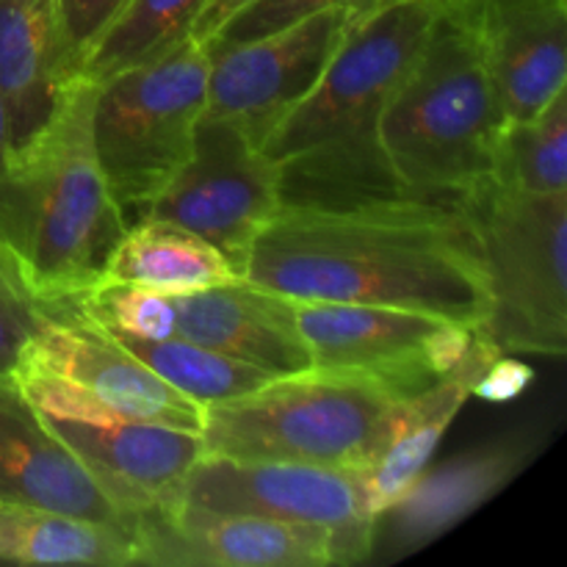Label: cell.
I'll return each mask as SVG.
<instances>
[{
  "mask_svg": "<svg viewBox=\"0 0 567 567\" xmlns=\"http://www.w3.org/2000/svg\"><path fill=\"white\" fill-rule=\"evenodd\" d=\"M20 363L78 388L127 419L203 432L205 408L166 385L72 299L42 302V321Z\"/></svg>",
  "mask_w": 567,
  "mask_h": 567,
  "instance_id": "14",
  "label": "cell"
},
{
  "mask_svg": "<svg viewBox=\"0 0 567 567\" xmlns=\"http://www.w3.org/2000/svg\"><path fill=\"white\" fill-rule=\"evenodd\" d=\"M402 399L371 380L308 369L205 408V454L363 471Z\"/></svg>",
  "mask_w": 567,
  "mask_h": 567,
  "instance_id": "5",
  "label": "cell"
},
{
  "mask_svg": "<svg viewBox=\"0 0 567 567\" xmlns=\"http://www.w3.org/2000/svg\"><path fill=\"white\" fill-rule=\"evenodd\" d=\"M532 457L535 443L513 437L426 465L408 491L374 518L369 559H402L430 546L502 493Z\"/></svg>",
  "mask_w": 567,
  "mask_h": 567,
  "instance_id": "15",
  "label": "cell"
},
{
  "mask_svg": "<svg viewBox=\"0 0 567 567\" xmlns=\"http://www.w3.org/2000/svg\"><path fill=\"white\" fill-rule=\"evenodd\" d=\"M0 502L127 526L70 449L44 426L11 377H0Z\"/></svg>",
  "mask_w": 567,
  "mask_h": 567,
  "instance_id": "16",
  "label": "cell"
},
{
  "mask_svg": "<svg viewBox=\"0 0 567 567\" xmlns=\"http://www.w3.org/2000/svg\"><path fill=\"white\" fill-rule=\"evenodd\" d=\"M72 302L97 324L114 327L127 336L150 338V341L175 336L177 319L169 293L127 286V282H97L92 291Z\"/></svg>",
  "mask_w": 567,
  "mask_h": 567,
  "instance_id": "26",
  "label": "cell"
},
{
  "mask_svg": "<svg viewBox=\"0 0 567 567\" xmlns=\"http://www.w3.org/2000/svg\"><path fill=\"white\" fill-rule=\"evenodd\" d=\"M175 336L216 349L271 377L313 369V358L293 324L286 297L244 280L221 282L203 291L172 297Z\"/></svg>",
  "mask_w": 567,
  "mask_h": 567,
  "instance_id": "18",
  "label": "cell"
},
{
  "mask_svg": "<svg viewBox=\"0 0 567 567\" xmlns=\"http://www.w3.org/2000/svg\"><path fill=\"white\" fill-rule=\"evenodd\" d=\"M0 559L20 565H136L133 529L0 502Z\"/></svg>",
  "mask_w": 567,
  "mask_h": 567,
  "instance_id": "22",
  "label": "cell"
},
{
  "mask_svg": "<svg viewBox=\"0 0 567 567\" xmlns=\"http://www.w3.org/2000/svg\"><path fill=\"white\" fill-rule=\"evenodd\" d=\"M441 0H385L347 31L308 97L271 131L282 203H354L404 192L382 153L380 120Z\"/></svg>",
  "mask_w": 567,
  "mask_h": 567,
  "instance_id": "2",
  "label": "cell"
},
{
  "mask_svg": "<svg viewBox=\"0 0 567 567\" xmlns=\"http://www.w3.org/2000/svg\"><path fill=\"white\" fill-rule=\"evenodd\" d=\"M532 382V371L524 363L513 360L509 354H498L487 371L482 374L480 385H476V396L487 399V402H504V399H513L524 391Z\"/></svg>",
  "mask_w": 567,
  "mask_h": 567,
  "instance_id": "30",
  "label": "cell"
},
{
  "mask_svg": "<svg viewBox=\"0 0 567 567\" xmlns=\"http://www.w3.org/2000/svg\"><path fill=\"white\" fill-rule=\"evenodd\" d=\"M125 3L127 0H55L59 55L66 83L78 81L86 53Z\"/></svg>",
  "mask_w": 567,
  "mask_h": 567,
  "instance_id": "29",
  "label": "cell"
},
{
  "mask_svg": "<svg viewBox=\"0 0 567 567\" xmlns=\"http://www.w3.org/2000/svg\"><path fill=\"white\" fill-rule=\"evenodd\" d=\"M103 327L114 341H120L127 352L136 354L153 374H158L161 380L166 382V385L181 391L183 396L197 402L199 408H208V404L241 396V393L252 391V388L271 380V374H266V371L241 363V360L227 358V354L203 347V343L197 341H188V338L183 336L150 341V338L127 336V332L114 330V327Z\"/></svg>",
  "mask_w": 567,
  "mask_h": 567,
  "instance_id": "24",
  "label": "cell"
},
{
  "mask_svg": "<svg viewBox=\"0 0 567 567\" xmlns=\"http://www.w3.org/2000/svg\"><path fill=\"white\" fill-rule=\"evenodd\" d=\"M485 269L491 313L476 330L502 354L567 352V192L524 194L485 177L457 194Z\"/></svg>",
  "mask_w": 567,
  "mask_h": 567,
  "instance_id": "6",
  "label": "cell"
},
{
  "mask_svg": "<svg viewBox=\"0 0 567 567\" xmlns=\"http://www.w3.org/2000/svg\"><path fill=\"white\" fill-rule=\"evenodd\" d=\"M249 3H255V0H205L203 11H199L197 22L192 28V39L205 48L225 28V22L233 20L238 11L247 9Z\"/></svg>",
  "mask_w": 567,
  "mask_h": 567,
  "instance_id": "31",
  "label": "cell"
},
{
  "mask_svg": "<svg viewBox=\"0 0 567 567\" xmlns=\"http://www.w3.org/2000/svg\"><path fill=\"white\" fill-rule=\"evenodd\" d=\"M64 86L55 0H0V97L11 153L48 125Z\"/></svg>",
  "mask_w": 567,
  "mask_h": 567,
  "instance_id": "20",
  "label": "cell"
},
{
  "mask_svg": "<svg viewBox=\"0 0 567 567\" xmlns=\"http://www.w3.org/2000/svg\"><path fill=\"white\" fill-rule=\"evenodd\" d=\"M288 302L313 369L371 380L399 399L441 382L476 336L443 316L391 305Z\"/></svg>",
  "mask_w": 567,
  "mask_h": 567,
  "instance_id": "9",
  "label": "cell"
},
{
  "mask_svg": "<svg viewBox=\"0 0 567 567\" xmlns=\"http://www.w3.org/2000/svg\"><path fill=\"white\" fill-rule=\"evenodd\" d=\"M208 50L192 37L100 83L92 144L122 210H147L192 155L208 100Z\"/></svg>",
  "mask_w": 567,
  "mask_h": 567,
  "instance_id": "7",
  "label": "cell"
},
{
  "mask_svg": "<svg viewBox=\"0 0 567 567\" xmlns=\"http://www.w3.org/2000/svg\"><path fill=\"white\" fill-rule=\"evenodd\" d=\"M280 205L282 186L275 161L236 125L203 116L194 131L192 155L144 216L197 233L244 275L255 236Z\"/></svg>",
  "mask_w": 567,
  "mask_h": 567,
  "instance_id": "11",
  "label": "cell"
},
{
  "mask_svg": "<svg viewBox=\"0 0 567 567\" xmlns=\"http://www.w3.org/2000/svg\"><path fill=\"white\" fill-rule=\"evenodd\" d=\"M380 3H385V0H255L247 9L238 11L233 20H227L225 28L205 44V50L252 42L258 37H269V33L282 31L288 25H297V22L308 20V17L321 14V11H371Z\"/></svg>",
  "mask_w": 567,
  "mask_h": 567,
  "instance_id": "27",
  "label": "cell"
},
{
  "mask_svg": "<svg viewBox=\"0 0 567 567\" xmlns=\"http://www.w3.org/2000/svg\"><path fill=\"white\" fill-rule=\"evenodd\" d=\"M11 158V138H9V120H6L3 97H0V172L6 169Z\"/></svg>",
  "mask_w": 567,
  "mask_h": 567,
  "instance_id": "32",
  "label": "cell"
},
{
  "mask_svg": "<svg viewBox=\"0 0 567 567\" xmlns=\"http://www.w3.org/2000/svg\"><path fill=\"white\" fill-rule=\"evenodd\" d=\"M241 280L297 302L391 305L474 332L491 313L480 247L457 197L282 203L255 236Z\"/></svg>",
  "mask_w": 567,
  "mask_h": 567,
  "instance_id": "1",
  "label": "cell"
},
{
  "mask_svg": "<svg viewBox=\"0 0 567 567\" xmlns=\"http://www.w3.org/2000/svg\"><path fill=\"white\" fill-rule=\"evenodd\" d=\"M507 122L540 114L567 81V0H507L471 9Z\"/></svg>",
  "mask_w": 567,
  "mask_h": 567,
  "instance_id": "17",
  "label": "cell"
},
{
  "mask_svg": "<svg viewBox=\"0 0 567 567\" xmlns=\"http://www.w3.org/2000/svg\"><path fill=\"white\" fill-rule=\"evenodd\" d=\"M169 502L192 504L210 513L264 515L338 532L374 529V513L358 468L203 454L183 476Z\"/></svg>",
  "mask_w": 567,
  "mask_h": 567,
  "instance_id": "13",
  "label": "cell"
},
{
  "mask_svg": "<svg viewBox=\"0 0 567 567\" xmlns=\"http://www.w3.org/2000/svg\"><path fill=\"white\" fill-rule=\"evenodd\" d=\"M11 380L131 524L169 502L205 454L199 432L127 419L28 363L17 365Z\"/></svg>",
  "mask_w": 567,
  "mask_h": 567,
  "instance_id": "8",
  "label": "cell"
},
{
  "mask_svg": "<svg viewBox=\"0 0 567 567\" xmlns=\"http://www.w3.org/2000/svg\"><path fill=\"white\" fill-rule=\"evenodd\" d=\"M97 86L66 83L53 116L0 172V249L39 302H70L103 282L127 219L92 144Z\"/></svg>",
  "mask_w": 567,
  "mask_h": 567,
  "instance_id": "3",
  "label": "cell"
},
{
  "mask_svg": "<svg viewBox=\"0 0 567 567\" xmlns=\"http://www.w3.org/2000/svg\"><path fill=\"white\" fill-rule=\"evenodd\" d=\"M504 125L474 11L465 0H441L382 111L380 142L393 177L410 194L457 197L491 177Z\"/></svg>",
  "mask_w": 567,
  "mask_h": 567,
  "instance_id": "4",
  "label": "cell"
},
{
  "mask_svg": "<svg viewBox=\"0 0 567 567\" xmlns=\"http://www.w3.org/2000/svg\"><path fill=\"white\" fill-rule=\"evenodd\" d=\"M471 9H482V6H493V3H507V0H465Z\"/></svg>",
  "mask_w": 567,
  "mask_h": 567,
  "instance_id": "33",
  "label": "cell"
},
{
  "mask_svg": "<svg viewBox=\"0 0 567 567\" xmlns=\"http://www.w3.org/2000/svg\"><path fill=\"white\" fill-rule=\"evenodd\" d=\"M205 0H127L83 59L78 81L100 86L192 37Z\"/></svg>",
  "mask_w": 567,
  "mask_h": 567,
  "instance_id": "23",
  "label": "cell"
},
{
  "mask_svg": "<svg viewBox=\"0 0 567 567\" xmlns=\"http://www.w3.org/2000/svg\"><path fill=\"white\" fill-rule=\"evenodd\" d=\"M371 537L374 529L338 532L183 502L133 520L136 565L153 567H347L369 563Z\"/></svg>",
  "mask_w": 567,
  "mask_h": 567,
  "instance_id": "10",
  "label": "cell"
},
{
  "mask_svg": "<svg viewBox=\"0 0 567 567\" xmlns=\"http://www.w3.org/2000/svg\"><path fill=\"white\" fill-rule=\"evenodd\" d=\"M498 354L502 352H496L491 343L474 336L465 358L441 382L399 402L388 441L382 443L380 454L360 471L374 518L388 504L396 502L410 482L432 463L446 430L474 396L482 374Z\"/></svg>",
  "mask_w": 567,
  "mask_h": 567,
  "instance_id": "19",
  "label": "cell"
},
{
  "mask_svg": "<svg viewBox=\"0 0 567 567\" xmlns=\"http://www.w3.org/2000/svg\"><path fill=\"white\" fill-rule=\"evenodd\" d=\"M233 280H241V275L214 244L175 221L150 216L127 225L103 275V282H127L169 297Z\"/></svg>",
  "mask_w": 567,
  "mask_h": 567,
  "instance_id": "21",
  "label": "cell"
},
{
  "mask_svg": "<svg viewBox=\"0 0 567 567\" xmlns=\"http://www.w3.org/2000/svg\"><path fill=\"white\" fill-rule=\"evenodd\" d=\"M42 302L28 291L20 271L0 249V377H11L22 352L37 336Z\"/></svg>",
  "mask_w": 567,
  "mask_h": 567,
  "instance_id": "28",
  "label": "cell"
},
{
  "mask_svg": "<svg viewBox=\"0 0 567 567\" xmlns=\"http://www.w3.org/2000/svg\"><path fill=\"white\" fill-rule=\"evenodd\" d=\"M491 177L524 194L567 192V92L540 114L502 127Z\"/></svg>",
  "mask_w": 567,
  "mask_h": 567,
  "instance_id": "25",
  "label": "cell"
},
{
  "mask_svg": "<svg viewBox=\"0 0 567 567\" xmlns=\"http://www.w3.org/2000/svg\"><path fill=\"white\" fill-rule=\"evenodd\" d=\"M365 11H321L252 42L208 50L203 116L225 120L264 150L277 125L324 75L352 22Z\"/></svg>",
  "mask_w": 567,
  "mask_h": 567,
  "instance_id": "12",
  "label": "cell"
}]
</instances>
